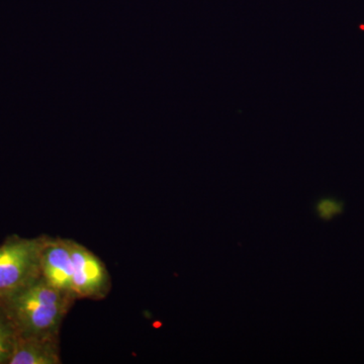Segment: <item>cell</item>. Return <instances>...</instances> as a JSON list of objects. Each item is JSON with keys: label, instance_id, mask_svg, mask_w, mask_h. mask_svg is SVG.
<instances>
[{"label": "cell", "instance_id": "1", "mask_svg": "<svg viewBox=\"0 0 364 364\" xmlns=\"http://www.w3.org/2000/svg\"><path fill=\"white\" fill-rule=\"evenodd\" d=\"M76 299L50 286L42 277L0 305L11 318L18 337L60 336L64 318Z\"/></svg>", "mask_w": 364, "mask_h": 364}, {"label": "cell", "instance_id": "2", "mask_svg": "<svg viewBox=\"0 0 364 364\" xmlns=\"http://www.w3.org/2000/svg\"><path fill=\"white\" fill-rule=\"evenodd\" d=\"M44 237L14 234L0 245V303L41 277Z\"/></svg>", "mask_w": 364, "mask_h": 364}, {"label": "cell", "instance_id": "3", "mask_svg": "<svg viewBox=\"0 0 364 364\" xmlns=\"http://www.w3.org/2000/svg\"><path fill=\"white\" fill-rule=\"evenodd\" d=\"M72 289L74 298L100 301L111 291L112 279L105 264L92 251L72 240Z\"/></svg>", "mask_w": 364, "mask_h": 364}, {"label": "cell", "instance_id": "4", "mask_svg": "<svg viewBox=\"0 0 364 364\" xmlns=\"http://www.w3.org/2000/svg\"><path fill=\"white\" fill-rule=\"evenodd\" d=\"M40 264L41 277L50 286L74 296L72 289V239L45 235Z\"/></svg>", "mask_w": 364, "mask_h": 364}, {"label": "cell", "instance_id": "5", "mask_svg": "<svg viewBox=\"0 0 364 364\" xmlns=\"http://www.w3.org/2000/svg\"><path fill=\"white\" fill-rule=\"evenodd\" d=\"M59 338L18 337L9 364H61Z\"/></svg>", "mask_w": 364, "mask_h": 364}, {"label": "cell", "instance_id": "6", "mask_svg": "<svg viewBox=\"0 0 364 364\" xmlns=\"http://www.w3.org/2000/svg\"><path fill=\"white\" fill-rule=\"evenodd\" d=\"M18 334L4 306L0 305V364H9Z\"/></svg>", "mask_w": 364, "mask_h": 364}, {"label": "cell", "instance_id": "7", "mask_svg": "<svg viewBox=\"0 0 364 364\" xmlns=\"http://www.w3.org/2000/svg\"><path fill=\"white\" fill-rule=\"evenodd\" d=\"M341 205L331 198H322L315 203V212L320 219L328 220L332 219L333 215L338 214Z\"/></svg>", "mask_w": 364, "mask_h": 364}]
</instances>
